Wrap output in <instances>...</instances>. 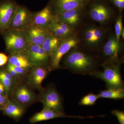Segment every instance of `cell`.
<instances>
[{"label": "cell", "instance_id": "cell-1", "mask_svg": "<svg viewBox=\"0 0 124 124\" xmlns=\"http://www.w3.org/2000/svg\"><path fill=\"white\" fill-rule=\"evenodd\" d=\"M94 54L80 46L73 48L63 57V66L74 73L91 75L101 63L100 57Z\"/></svg>", "mask_w": 124, "mask_h": 124}, {"label": "cell", "instance_id": "cell-2", "mask_svg": "<svg viewBox=\"0 0 124 124\" xmlns=\"http://www.w3.org/2000/svg\"><path fill=\"white\" fill-rule=\"evenodd\" d=\"M111 29L109 26L99 25L86 19L77 29L80 46L89 52L98 53Z\"/></svg>", "mask_w": 124, "mask_h": 124}, {"label": "cell", "instance_id": "cell-3", "mask_svg": "<svg viewBox=\"0 0 124 124\" xmlns=\"http://www.w3.org/2000/svg\"><path fill=\"white\" fill-rule=\"evenodd\" d=\"M86 18L99 25L109 26L115 22L118 15L110 5L101 0H93L90 5Z\"/></svg>", "mask_w": 124, "mask_h": 124}, {"label": "cell", "instance_id": "cell-4", "mask_svg": "<svg viewBox=\"0 0 124 124\" xmlns=\"http://www.w3.org/2000/svg\"><path fill=\"white\" fill-rule=\"evenodd\" d=\"M102 71H96L92 75L103 80L108 89H124V82L120 73V62L119 58L104 61L102 63Z\"/></svg>", "mask_w": 124, "mask_h": 124}, {"label": "cell", "instance_id": "cell-5", "mask_svg": "<svg viewBox=\"0 0 124 124\" xmlns=\"http://www.w3.org/2000/svg\"><path fill=\"white\" fill-rule=\"evenodd\" d=\"M6 50L10 54L23 52L29 44L26 30L11 29L3 34Z\"/></svg>", "mask_w": 124, "mask_h": 124}, {"label": "cell", "instance_id": "cell-6", "mask_svg": "<svg viewBox=\"0 0 124 124\" xmlns=\"http://www.w3.org/2000/svg\"><path fill=\"white\" fill-rule=\"evenodd\" d=\"M79 46L77 33L68 38L62 40L55 51L49 57L50 70H55L60 67V62L63 56L71 49Z\"/></svg>", "mask_w": 124, "mask_h": 124}, {"label": "cell", "instance_id": "cell-7", "mask_svg": "<svg viewBox=\"0 0 124 124\" xmlns=\"http://www.w3.org/2000/svg\"><path fill=\"white\" fill-rule=\"evenodd\" d=\"M38 99L44 108H48L59 113H64L62 99L56 89L49 87L40 91Z\"/></svg>", "mask_w": 124, "mask_h": 124}, {"label": "cell", "instance_id": "cell-8", "mask_svg": "<svg viewBox=\"0 0 124 124\" xmlns=\"http://www.w3.org/2000/svg\"><path fill=\"white\" fill-rule=\"evenodd\" d=\"M33 22L32 13L25 6L19 5L8 30H26Z\"/></svg>", "mask_w": 124, "mask_h": 124}, {"label": "cell", "instance_id": "cell-9", "mask_svg": "<svg viewBox=\"0 0 124 124\" xmlns=\"http://www.w3.org/2000/svg\"><path fill=\"white\" fill-rule=\"evenodd\" d=\"M18 5L14 0L0 1V33L8 31Z\"/></svg>", "mask_w": 124, "mask_h": 124}, {"label": "cell", "instance_id": "cell-10", "mask_svg": "<svg viewBox=\"0 0 124 124\" xmlns=\"http://www.w3.org/2000/svg\"><path fill=\"white\" fill-rule=\"evenodd\" d=\"M86 7L77 8L56 15L58 20L77 29L86 19Z\"/></svg>", "mask_w": 124, "mask_h": 124}, {"label": "cell", "instance_id": "cell-11", "mask_svg": "<svg viewBox=\"0 0 124 124\" xmlns=\"http://www.w3.org/2000/svg\"><path fill=\"white\" fill-rule=\"evenodd\" d=\"M111 30L99 52L105 59L104 61L119 58L118 54L124 47L123 44L117 42L115 32Z\"/></svg>", "mask_w": 124, "mask_h": 124}, {"label": "cell", "instance_id": "cell-12", "mask_svg": "<svg viewBox=\"0 0 124 124\" xmlns=\"http://www.w3.org/2000/svg\"><path fill=\"white\" fill-rule=\"evenodd\" d=\"M11 99H14L23 106L32 104L37 99L36 94L29 85L16 83L10 90Z\"/></svg>", "mask_w": 124, "mask_h": 124}, {"label": "cell", "instance_id": "cell-13", "mask_svg": "<svg viewBox=\"0 0 124 124\" xmlns=\"http://www.w3.org/2000/svg\"><path fill=\"white\" fill-rule=\"evenodd\" d=\"M23 52L35 66L49 68V56L41 46L29 44Z\"/></svg>", "mask_w": 124, "mask_h": 124}, {"label": "cell", "instance_id": "cell-14", "mask_svg": "<svg viewBox=\"0 0 124 124\" xmlns=\"http://www.w3.org/2000/svg\"><path fill=\"white\" fill-rule=\"evenodd\" d=\"M49 70H51L49 68L40 66H33L27 77L28 84L32 88L41 91L43 89L41 84Z\"/></svg>", "mask_w": 124, "mask_h": 124}, {"label": "cell", "instance_id": "cell-15", "mask_svg": "<svg viewBox=\"0 0 124 124\" xmlns=\"http://www.w3.org/2000/svg\"><path fill=\"white\" fill-rule=\"evenodd\" d=\"M89 0H50L49 4L56 15L70 10L86 7Z\"/></svg>", "mask_w": 124, "mask_h": 124}, {"label": "cell", "instance_id": "cell-16", "mask_svg": "<svg viewBox=\"0 0 124 124\" xmlns=\"http://www.w3.org/2000/svg\"><path fill=\"white\" fill-rule=\"evenodd\" d=\"M33 13V24L48 28L55 20L56 15L49 4L40 11Z\"/></svg>", "mask_w": 124, "mask_h": 124}, {"label": "cell", "instance_id": "cell-17", "mask_svg": "<svg viewBox=\"0 0 124 124\" xmlns=\"http://www.w3.org/2000/svg\"><path fill=\"white\" fill-rule=\"evenodd\" d=\"M48 29L50 32L62 40L69 38L77 33V29L62 22L56 18Z\"/></svg>", "mask_w": 124, "mask_h": 124}, {"label": "cell", "instance_id": "cell-18", "mask_svg": "<svg viewBox=\"0 0 124 124\" xmlns=\"http://www.w3.org/2000/svg\"><path fill=\"white\" fill-rule=\"evenodd\" d=\"M29 44L41 46L49 32L48 28L32 24L26 29Z\"/></svg>", "mask_w": 124, "mask_h": 124}, {"label": "cell", "instance_id": "cell-19", "mask_svg": "<svg viewBox=\"0 0 124 124\" xmlns=\"http://www.w3.org/2000/svg\"><path fill=\"white\" fill-rule=\"evenodd\" d=\"M1 108L4 115L17 121L22 118L26 112V107L13 99H9Z\"/></svg>", "mask_w": 124, "mask_h": 124}, {"label": "cell", "instance_id": "cell-20", "mask_svg": "<svg viewBox=\"0 0 124 124\" xmlns=\"http://www.w3.org/2000/svg\"><path fill=\"white\" fill-rule=\"evenodd\" d=\"M61 117H75L81 119L86 118L81 116L66 115L64 113H59L50 109L43 108L41 111L37 112L32 116L29 119V120L31 124H34L43 121Z\"/></svg>", "mask_w": 124, "mask_h": 124}, {"label": "cell", "instance_id": "cell-21", "mask_svg": "<svg viewBox=\"0 0 124 124\" xmlns=\"http://www.w3.org/2000/svg\"><path fill=\"white\" fill-rule=\"evenodd\" d=\"M8 58V64L28 70L34 66L28 56L23 52L10 54Z\"/></svg>", "mask_w": 124, "mask_h": 124}, {"label": "cell", "instance_id": "cell-22", "mask_svg": "<svg viewBox=\"0 0 124 124\" xmlns=\"http://www.w3.org/2000/svg\"><path fill=\"white\" fill-rule=\"evenodd\" d=\"M62 40L50 31L41 46L50 57L55 51Z\"/></svg>", "mask_w": 124, "mask_h": 124}, {"label": "cell", "instance_id": "cell-23", "mask_svg": "<svg viewBox=\"0 0 124 124\" xmlns=\"http://www.w3.org/2000/svg\"><path fill=\"white\" fill-rule=\"evenodd\" d=\"M98 95L99 98L121 99L124 97V89H108L100 91Z\"/></svg>", "mask_w": 124, "mask_h": 124}, {"label": "cell", "instance_id": "cell-24", "mask_svg": "<svg viewBox=\"0 0 124 124\" xmlns=\"http://www.w3.org/2000/svg\"><path fill=\"white\" fill-rule=\"evenodd\" d=\"M122 17L123 16L121 14H119L115 22V34L117 42L118 43H120V37H121V31L123 28L122 24Z\"/></svg>", "mask_w": 124, "mask_h": 124}, {"label": "cell", "instance_id": "cell-25", "mask_svg": "<svg viewBox=\"0 0 124 124\" xmlns=\"http://www.w3.org/2000/svg\"><path fill=\"white\" fill-rule=\"evenodd\" d=\"M99 98L98 95L89 93L82 98L79 102L81 105L90 106L95 104L97 100Z\"/></svg>", "mask_w": 124, "mask_h": 124}, {"label": "cell", "instance_id": "cell-26", "mask_svg": "<svg viewBox=\"0 0 124 124\" xmlns=\"http://www.w3.org/2000/svg\"><path fill=\"white\" fill-rule=\"evenodd\" d=\"M0 82L2 84L4 87L6 96L8 97V95L9 94L10 90L15 84H14L13 83L8 79L5 77L0 72Z\"/></svg>", "mask_w": 124, "mask_h": 124}, {"label": "cell", "instance_id": "cell-27", "mask_svg": "<svg viewBox=\"0 0 124 124\" xmlns=\"http://www.w3.org/2000/svg\"><path fill=\"white\" fill-rule=\"evenodd\" d=\"M6 68L13 70L21 76L26 75L28 71L31 70L25 69L23 68L16 66L11 65L10 64H8V63L7 64V67H6Z\"/></svg>", "mask_w": 124, "mask_h": 124}, {"label": "cell", "instance_id": "cell-28", "mask_svg": "<svg viewBox=\"0 0 124 124\" xmlns=\"http://www.w3.org/2000/svg\"><path fill=\"white\" fill-rule=\"evenodd\" d=\"M112 114L116 116L120 124H124V112L123 111L114 110L112 111Z\"/></svg>", "mask_w": 124, "mask_h": 124}, {"label": "cell", "instance_id": "cell-29", "mask_svg": "<svg viewBox=\"0 0 124 124\" xmlns=\"http://www.w3.org/2000/svg\"><path fill=\"white\" fill-rule=\"evenodd\" d=\"M111 2L120 11H122L124 8V0H110Z\"/></svg>", "mask_w": 124, "mask_h": 124}, {"label": "cell", "instance_id": "cell-30", "mask_svg": "<svg viewBox=\"0 0 124 124\" xmlns=\"http://www.w3.org/2000/svg\"><path fill=\"white\" fill-rule=\"evenodd\" d=\"M8 57L5 54L0 53V66L4 65L8 60Z\"/></svg>", "mask_w": 124, "mask_h": 124}, {"label": "cell", "instance_id": "cell-31", "mask_svg": "<svg viewBox=\"0 0 124 124\" xmlns=\"http://www.w3.org/2000/svg\"><path fill=\"white\" fill-rule=\"evenodd\" d=\"M9 100L8 97L0 94V106L2 107L5 105Z\"/></svg>", "mask_w": 124, "mask_h": 124}, {"label": "cell", "instance_id": "cell-32", "mask_svg": "<svg viewBox=\"0 0 124 124\" xmlns=\"http://www.w3.org/2000/svg\"><path fill=\"white\" fill-rule=\"evenodd\" d=\"M8 72L16 80H17L19 78L21 77V76L19 75L16 73L14 71L11 70V69H7L6 68Z\"/></svg>", "mask_w": 124, "mask_h": 124}, {"label": "cell", "instance_id": "cell-33", "mask_svg": "<svg viewBox=\"0 0 124 124\" xmlns=\"http://www.w3.org/2000/svg\"><path fill=\"white\" fill-rule=\"evenodd\" d=\"M0 94L3 96H6L4 87L0 82Z\"/></svg>", "mask_w": 124, "mask_h": 124}, {"label": "cell", "instance_id": "cell-34", "mask_svg": "<svg viewBox=\"0 0 124 124\" xmlns=\"http://www.w3.org/2000/svg\"><path fill=\"white\" fill-rule=\"evenodd\" d=\"M124 27H123L122 28V31H121V36H122V39H124Z\"/></svg>", "mask_w": 124, "mask_h": 124}, {"label": "cell", "instance_id": "cell-35", "mask_svg": "<svg viewBox=\"0 0 124 124\" xmlns=\"http://www.w3.org/2000/svg\"><path fill=\"white\" fill-rule=\"evenodd\" d=\"M0 110H2V108L0 107Z\"/></svg>", "mask_w": 124, "mask_h": 124}, {"label": "cell", "instance_id": "cell-36", "mask_svg": "<svg viewBox=\"0 0 124 124\" xmlns=\"http://www.w3.org/2000/svg\"><path fill=\"white\" fill-rule=\"evenodd\" d=\"M90 0H91V1L93 0H89V1H90Z\"/></svg>", "mask_w": 124, "mask_h": 124}]
</instances>
